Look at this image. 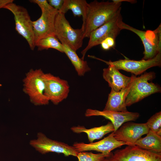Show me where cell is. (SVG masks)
<instances>
[{
    "instance_id": "obj_1",
    "label": "cell",
    "mask_w": 161,
    "mask_h": 161,
    "mask_svg": "<svg viewBox=\"0 0 161 161\" xmlns=\"http://www.w3.org/2000/svg\"><path fill=\"white\" fill-rule=\"evenodd\" d=\"M121 2L95 0L88 4L81 27L83 37L89 38L93 31L103 25L121 11Z\"/></svg>"
},
{
    "instance_id": "obj_2",
    "label": "cell",
    "mask_w": 161,
    "mask_h": 161,
    "mask_svg": "<svg viewBox=\"0 0 161 161\" xmlns=\"http://www.w3.org/2000/svg\"><path fill=\"white\" fill-rule=\"evenodd\" d=\"M155 77V74L153 72H145L138 77L134 75L126 99V107L139 102L152 94L161 92V88L159 85L148 82Z\"/></svg>"
},
{
    "instance_id": "obj_3",
    "label": "cell",
    "mask_w": 161,
    "mask_h": 161,
    "mask_svg": "<svg viewBox=\"0 0 161 161\" xmlns=\"http://www.w3.org/2000/svg\"><path fill=\"white\" fill-rule=\"evenodd\" d=\"M54 30L55 36L61 43H65L75 51L82 47L84 39L82 29L72 28L64 14L58 12L56 15Z\"/></svg>"
},
{
    "instance_id": "obj_4",
    "label": "cell",
    "mask_w": 161,
    "mask_h": 161,
    "mask_svg": "<svg viewBox=\"0 0 161 161\" xmlns=\"http://www.w3.org/2000/svg\"><path fill=\"white\" fill-rule=\"evenodd\" d=\"M44 73L41 69H31L23 80V91L29 96L30 101L35 106L46 105L49 101L44 94Z\"/></svg>"
},
{
    "instance_id": "obj_5",
    "label": "cell",
    "mask_w": 161,
    "mask_h": 161,
    "mask_svg": "<svg viewBox=\"0 0 161 161\" xmlns=\"http://www.w3.org/2000/svg\"><path fill=\"white\" fill-rule=\"evenodd\" d=\"M4 8L8 10L13 14L16 30L26 40L30 49L33 50L35 46L32 21L27 10L13 2L8 4Z\"/></svg>"
},
{
    "instance_id": "obj_6",
    "label": "cell",
    "mask_w": 161,
    "mask_h": 161,
    "mask_svg": "<svg viewBox=\"0 0 161 161\" xmlns=\"http://www.w3.org/2000/svg\"><path fill=\"white\" fill-rule=\"evenodd\" d=\"M161 25L154 31H146L136 29L121 21L120 27L121 30L126 29L137 34L142 42L144 48V56L142 59H151L161 52Z\"/></svg>"
},
{
    "instance_id": "obj_7",
    "label": "cell",
    "mask_w": 161,
    "mask_h": 161,
    "mask_svg": "<svg viewBox=\"0 0 161 161\" xmlns=\"http://www.w3.org/2000/svg\"><path fill=\"white\" fill-rule=\"evenodd\" d=\"M122 21V18L120 11L103 25L92 31L90 34L87 46L81 52V59L84 60L85 54L88 50L100 44L106 38L111 37L115 40L122 30L120 27Z\"/></svg>"
},
{
    "instance_id": "obj_8",
    "label": "cell",
    "mask_w": 161,
    "mask_h": 161,
    "mask_svg": "<svg viewBox=\"0 0 161 161\" xmlns=\"http://www.w3.org/2000/svg\"><path fill=\"white\" fill-rule=\"evenodd\" d=\"M89 57L102 61L108 65H112L119 70L122 69L135 75H140L152 67H160L161 65V52L151 59L140 61L125 59L114 61H107L93 56L89 55Z\"/></svg>"
},
{
    "instance_id": "obj_9",
    "label": "cell",
    "mask_w": 161,
    "mask_h": 161,
    "mask_svg": "<svg viewBox=\"0 0 161 161\" xmlns=\"http://www.w3.org/2000/svg\"><path fill=\"white\" fill-rule=\"evenodd\" d=\"M37 136V139L30 141V144L42 154L54 152L62 153L66 156H77L78 152L73 146L50 139L41 132L38 133Z\"/></svg>"
},
{
    "instance_id": "obj_10",
    "label": "cell",
    "mask_w": 161,
    "mask_h": 161,
    "mask_svg": "<svg viewBox=\"0 0 161 161\" xmlns=\"http://www.w3.org/2000/svg\"><path fill=\"white\" fill-rule=\"evenodd\" d=\"M108 158L109 161H161V153L129 145L112 153Z\"/></svg>"
},
{
    "instance_id": "obj_11",
    "label": "cell",
    "mask_w": 161,
    "mask_h": 161,
    "mask_svg": "<svg viewBox=\"0 0 161 161\" xmlns=\"http://www.w3.org/2000/svg\"><path fill=\"white\" fill-rule=\"evenodd\" d=\"M44 94L49 101L57 105L66 99L69 91L67 81L50 73H44Z\"/></svg>"
},
{
    "instance_id": "obj_12",
    "label": "cell",
    "mask_w": 161,
    "mask_h": 161,
    "mask_svg": "<svg viewBox=\"0 0 161 161\" xmlns=\"http://www.w3.org/2000/svg\"><path fill=\"white\" fill-rule=\"evenodd\" d=\"M149 130L146 123L128 122L113 133L116 140L125 142L127 145H134L136 142L143 135L147 134Z\"/></svg>"
},
{
    "instance_id": "obj_13",
    "label": "cell",
    "mask_w": 161,
    "mask_h": 161,
    "mask_svg": "<svg viewBox=\"0 0 161 161\" xmlns=\"http://www.w3.org/2000/svg\"><path fill=\"white\" fill-rule=\"evenodd\" d=\"M58 11H42L40 17L32 21L35 44L39 40L51 35H55V21Z\"/></svg>"
},
{
    "instance_id": "obj_14",
    "label": "cell",
    "mask_w": 161,
    "mask_h": 161,
    "mask_svg": "<svg viewBox=\"0 0 161 161\" xmlns=\"http://www.w3.org/2000/svg\"><path fill=\"white\" fill-rule=\"evenodd\" d=\"M124 145L127 144L124 142L116 140L112 132L108 136L98 142L89 143L76 142L73 146L78 153L94 151L101 153L109 154L113 150Z\"/></svg>"
},
{
    "instance_id": "obj_15",
    "label": "cell",
    "mask_w": 161,
    "mask_h": 161,
    "mask_svg": "<svg viewBox=\"0 0 161 161\" xmlns=\"http://www.w3.org/2000/svg\"><path fill=\"white\" fill-rule=\"evenodd\" d=\"M85 115L87 117L102 116L109 120L114 126V132L123 123L129 121H135L139 117V114L137 112L128 111L125 112H116L104 110L101 111L96 109H88L86 111Z\"/></svg>"
},
{
    "instance_id": "obj_16",
    "label": "cell",
    "mask_w": 161,
    "mask_h": 161,
    "mask_svg": "<svg viewBox=\"0 0 161 161\" xmlns=\"http://www.w3.org/2000/svg\"><path fill=\"white\" fill-rule=\"evenodd\" d=\"M119 70L114 66L109 65L103 71V78L108 83L111 89L116 92L129 87L132 82L134 76L132 75L130 77L126 76Z\"/></svg>"
},
{
    "instance_id": "obj_17",
    "label": "cell",
    "mask_w": 161,
    "mask_h": 161,
    "mask_svg": "<svg viewBox=\"0 0 161 161\" xmlns=\"http://www.w3.org/2000/svg\"><path fill=\"white\" fill-rule=\"evenodd\" d=\"M132 83L129 87L118 92L111 89L103 110L116 112L127 111L125 100Z\"/></svg>"
},
{
    "instance_id": "obj_18",
    "label": "cell",
    "mask_w": 161,
    "mask_h": 161,
    "mask_svg": "<svg viewBox=\"0 0 161 161\" xmlns=\"http://www.w3.org/2000/svg\"><path fill=\"white\" fill-rule=\"evenodd\" d=\"M71 129L74 132L86 133L90 143H93L96 140L101 138L105 135L114 131V128L111 122H109L106 124L101 126L87 129L83 126H73Z\"/></svg>"
},
{
    "instance_id": "obj_19",
    "label": "cell",
    "mask_w": 161,
    "mask_h": 161,
    "mask_svg": "<svg viewBox=\"0 0 161 161\" xmlns=\"http://www.w3.org/2000/svg\"><path fill=\"white\" fill-rule=\"evenodd\" d=\"M146 134L138 139L134 145L143 149L161 153V136L150 130Z\"/></svg>"
},
{
    "instance_id": "obj_20",
    "label": "cell",
    "mask_w": 161,
    "mask_h": 161,
    "mask_svg": "<svg viewBox=\"0 0 161 161\" xmlns=\"http://www.w3.org/2000/svg\"><path fill=\"white\" fill-rule=\"evenodd\" d=\"M64 49V53L66 54L75 67L78 75L83 76L86 72L90 71L87 62L80 58L76 51H74L64 43H62Z\"/></svg>"
},
{
    "instance_id": "obj_21",
    "label": "cell",
    "mask_w": 161,
    "mask_h": 161,
    "mask_svg": "<svg viewBox=\"0 0 161 161\" xmlns=\"http://www.w3.org/2000/svg\"><path fill=\"white\" fill-rule=\"evenodd\" d=\"M88 4L86 0H64L63 5L58 12L65 14L70 10L74 16H82L83 19L85 15Z\"/></svg>"
},
{
    "instance_id": "obj_22",
    "label": "cell",
    "mask_w": 161,
    "mask_h": 161,
    "mask_svg": "<svg viewBox=\"0 0 161 161\" xmlns=\"http://www.w3.org/2000/svg\"><path fill=\"white\" fill-rule=\"evenodd\" d=\"M35 46L40 51L52 48L64 53L63 45L55 35L49 36L40 39L35 43Z\"/></svg>"
},
{
    "instance_id": "obj_23",
    "label": "cell",
    "mask_w": 161,
    "mask_h": 161,
    "mask_svg": "<svg viewBox=\"0 0 161 161\" xmlns=\"http://www.w3.org/2000/svg\"><path fill=\"white\" fill-rule=\"evenodd\" d=\"M111 153L94 154L91 152L83 151L78 152L76 157L78 161H102L109 156Z\"/></svg>"
},
{
    "instance_id": "obj_24",
    "label": "cell",
    "mask_w": 161,
    "mask_h": 161,
    "mask_svg": "<svg viewBox=\"0 0 161 161\" xmlns=\"http://www.w3.org/2000/svg\"><path fill=\"white\" fill-rule=\"evenodd\" d=\"M146 124L149 130L161 136V112L156 113L147 121Z\"/></svg>"
},
{
    "instance_id": "obj_25",
    "label": "cell",
    "mask_w": 161,
    "mask_h": 161,
    "mask_svg": "<svg viewBox=\"0 0 161 161\" xmlns=\"http://www.w3.org/2000/svg\"><path fill=\"white\" fill-rule=\"evenodd\" d=\"M30 1L37 4L41 9V11H50L55 9L49 4L46 0H31Z\"/></svg>"
},
{
    "instance_id": "obj_26",
    "label": "cell",
    "mask_w": 161,
    "mask_h": 161,
    "mask_svg": "<svg viewBox=\"0 0 161 161\" xmlns=\"http://www.w3.org/2000/svg\"><path fill=\"white\" fill-rule=\"evenodd\" d=\"M115 44V39L111 37L106 38L100 44L102 48L105 50H109L114 47Z\"/></svg>"
},
{
    "instance_id": "obj_27",
    "label": "cell",
    "mask_w": 161,
    "mask_h": 161,
    "mask_svg": "<svg viewBox=\"0 0 161 161\" xmlns=\"http://www.w3.org/2000/svg\"><path fill=\"white\" fill-rule=\"evenodd\" d=\"M47 1L50 6L59 11L63 5L64 0H48Z\"/></svg>"
},
{
    "instance_id": "obj_28",
    "label": "cell",
    "mask_w": 161,
    "mask_h": 161,
    "mask_svg": "<svg viewBox=\"0 0 161 161\" xmlns=\"http://www.w3.org/2000/svg\"><path fill=\"white\" fill-rule=\"evenodd\" d=\"M13 1V0H0V9L4 8L6 5Z\"/></svg>"
},
{
    "instance_id": "obj_29",
    "label": "cell",
    "mask_w": 161,
    "mask_h": 161,
    "mask_svg": "<svg viewBox=\"0 0 161 161\" xmlns=\"http://www.w3.org/2000/svg\"><path fill=\"white\" fill-rule=\"evenodd\" d=\"M109 156L106 157L105 159H104L102 161H109V158H108V157Z\"/></svg>"
},
{
    "instance_id": "obj_30",
    "label": "cell",
    "mask_w": 161,
    "mask_h": 161,
    "mask_svg": "<svg viewBox=\"0 0 161 161\" xmlns=\"http://www.w3.org/2000/svg\"><path fill=\"white\" fill-rule=\"evenodd\" d=\"M2 85L0 83V88L1 86Z\"/></svg>"
}]
</instances>
